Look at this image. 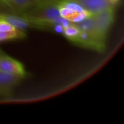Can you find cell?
Wrapping results in <instances>:
<instances>
[{
  "label": "cell",
  "mask_w": 124,
  "mask_h": 124,
  "mask_svg": "<svg viewBox=\"0 0 124 124\" xmlns=\"http://www.w3.org/2000/svg\"><path fill=\"white\" fill-rule=\"evenodd\" d=\"M23 78V76L0 71V97L10 96L13 89Z\"/></svg>",
  "instance_id": "cell-5"
},
{
  "label": "cell",
  "mask_w": 124,
  "mask_h": 124,
  "mask_svg": "<svg viewBox=\"0 0 124 124\" xmlns=\"http://www.w3.org/2000/svg\"><path fill=\"white\" fill-rule=\"evenodd\" d=\"M115 9L116 7H110L95 15H92L94 20L97 37L98 40L105 45L107 33L114 20Z\"/></svg>",
  "instance_id": "cell-2"
},
{
  "label": "cell",
  "mask_w": 124,
  "mask_h": 124,
  "mask_svg": "<svg viewBox=\"0 0 124 124\" xmlns=\"http://www.w3.org/2000/svg\"><path fill=\"white\" fill-rule=\"evenodd\" d=\"M3 54H4V52H3L1 51V49H0V57H1V55Z\"/></svg>",
  "instance_id": "cell-13"
},
{
  "label": "cell",
  "mask_w": 124,
  "mask_h": 124,
  "mask_svg": "<svg viewBox=\"0 0 124 124\" xmlns=\"http://www.w3.org/2000/svg\"><path fill=\"white\" fill-rule=\"evenodd\" d=\"M25 36H26L25 32L18 29L12 31L0 32V41H4L7 40L15 39H23L25 38Z\"/></svg>",
  "instance_id": "cell-8"
},
{
  "label": "cell",
  "mask_w": 124,
  "mask_h": 124,
  "mask_svg": "<svg viewBox=\"0 0 124 124\" xmlns=\"http://www.w3.org/2000/svg\"><path fill=\"white\" fill-rule=\"evenodd\" d=\"M41 1V0H9V7L19 14L34 6Z\"/></svg>",
  "instance_id": "cell-7"
},
{
  "label": "cell",
  "mask_w": 124,
  "mask_h": 124,
  "mask_svg": "<svg viewBox=\"0 0 124 124\" xmlns=\"http://www.w3.org/2000/svg\"><path fill=\"white\" fill-rule=\"evenodd\" d=\"M0 20H3L11 24L15 28L25 31L28 28L32 27L31 23L22 15H9V14H0Z\"/></svg>",
  "instance_id": "cell-6"
},
{
  "label": "cell",
  "mask_w": 124,
  "mask_h": 124,
  "mask_svg": "<svg viewBox=\"0 0 124 124\" xmlns=\"http://www.w3.org/2000/svg\"><path fill=\"white\" fill-rule=\"evenodd\" d=\"M79 32H80V30L78 29V28L76 25L75 23H72L70 25L64 28L62 34L67 39H68L71 41H73L76 39V38L78 36Z\"/></svg>",
  "instance_id": "cell-9"
},
{
  "label": "cell",
  "mask_w": 124,
  "mask_h": 124,
  "mask_svg": "<svg viewBox=\"0 0 124 124\" xmlns=\"http://www.w3.org/2000/svg\"><path fill=\"white\" fill-rule=\"evenodd\" d=\"M73 1L91 15H95L105 9L116 7L121 0H70Z\"/></svg>",
  "instance_id": "cell-3"
},
{
  "label": "cell",
  "mask_w": 124,
  "mask_h": 124,
  "mask_svg": "<svg viewBox=\"0 0 124 124\" xmlns=\"http://www.w3.org/2000/svg\"><path fill=\"white\" fill-rule=\"evenodd\" d=\"M0 3L6 4L7 6L9 7V0H0Z\"/></svg>",
  "instance_id": "cell-12"
},
{
  "label": "cell",
  "mask_w": 124,
  "mask_h": 124,
  "mask_svg": "<svg viewBox=\"0 0 124 124\" xmlns=\"http://www.w3.org/2000/svg\"><path fill=\"white\" fill-rule=\"evenodd\" d=\"M19 15L26 18L32 27L39 28H42L46 23L60 16L59 6L55 0H41Z\"/></svg>",
  "instance_id": "cell-1"
},
{
  "label": "cell",
  "mask_w": 124,
  "mask_h": 124,
  "mask_svg": "<svg viewBox=\"0 0 124 124\" xmlns=\"http://www.w3.org/2000/svg\"><path fill=\"white\" fill-rule=\"evenodd\" d=\"M16 29L17 28H15L14 26H12L11 24H9L7 21L0 20V32L12 31H15Z\"/></svg>",
  "instance_id": "cell-10"
},
{
  "label": "cell",
  "mask_w": 124,
  "mask_h": 124,
  "mask_svg": "<svg viewBox=\"0 0 124 124\" xmlns=\"http://www.w3.org/2000/svg\"><path fill=\"white\" fill-rule=\"evenodd\" d=\"M52 28L54 29V31L55 32L59 33H62V32H63V29H64V27H63L61 24L57 23V24H55V25L53 26V28Z\"/></svg>",
  "instance_id": "cell-11"
},
{
  "label": "cell",
  "mask_w": 124,
  "mask_h": 124,
  "mask_svg": "<svg viewBox=\"0 0 124 124\" xmlns=\"http://www.w3.org/2000/svg\"><path fill=\"white\" fill-rule=\"evenodd\" d=\"M0 71L25 77V70L21 62L3 54L0 57Z\"/></svg>",
  "instance_id": "cell-4"
}]
</instances>
